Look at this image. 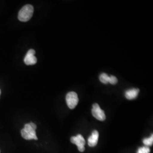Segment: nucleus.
Returning a JSON list of instances; mask_svg holds the SVG:
<instances>
[{
  "instance_id": "obj_10",
  "label": "nucleus",
  "mask_w": 153,
  "mask_h": 153,
  "mask_svg": "<svg viewBox=\"0 0 153 153\" xmlns=\"http://www.w3.org/2000/svg\"><path fill=\"white\" fill-rule=\"evenodd\" d=\"M143 143L146 145V146H152L153 143V135L152 134V136L149 138H145L143 140Z\"/></svg>"
},
{
  "instance_id": "obj_3",
  "label": "nucleus",
  "mask_w": 153,
  "mask_h": 153,
  "mask_svg": "<svg viewBox=\"0 0 153 153\" xmlns=\"http://www.w3.org/2000/svg\"><path fill=\"white\" fill-rule=\"evenodd\" d=\"M66 100L68 107L70 109H74L78 103L79 99L76 93L72 91L68 93L66 97Z\"/></svg>"
},
{
  "instance_id": "obj_11",
  "label": "nucleus",
  "mask_w": 153,
  "mask_h": 153,
  "mask_svg": "<svg viewBox=\"0 0 153 153\" xmlns=\"http://www.w3.org/2000/svg\"><path fill=\"white\" fill-rule=\"evenodd\" d=\"M150 149L148 146H143L138 149L137 153H150Z\"/></svg>"
},
{
  "instance_id": "obj_6",
  "label": "nucleus",
  "mask_w": 153,
  "mask_h": 153,
  "mask_svg": "<svg viewBox=\"0 0 153 153\" xmlns=\"http://www.w3.org/2000/svg\"><path fill=\"white\" fill-rule=\"evenodd\" d=\"M35 51L34 49H30L26 55L24 61L27 65H34L37 62V59L35 56Z\"/></svg>"
},
{
  "instance_id": "obj_7",
  "label": "nucleus",
  "mask_w": 153,
  "mask_h": 153,
  "mask_svg": "<svg viewBox=\"0 0 153 153\" xmlns=\"http://www.w3.org/2000/svg\"><path fill=\"white\" fill-rule=\"evenodd\" d=\"M99 133L96 130L94 131L91 136L88 139V145L91 147L95 146L98 141Z\"/></svg>"
},
{
  "instance_id": "obj_4",
  "label": "nucleus",
  "mask_w": 153,
  "mask_h": 153,
  "mask_svg": "<svg viewBox=\"0 0 153 153\" xmlns=\"http://www.w3.org/2000/svg\"><path fill=\"white\" fill-rule=\"evenodd\" d=\"M71 143L76 145L78 147V149L79 152H83L85 151V145L86 144V141L81 134H77L76 136L71 137Z\"/></svg>"
},
{
  "instance_id": "obj_12",
  "label": "nucleus",
  "mask_w": 153,
  "mask_h": 153,
  "mask_svg": "<svg viewBox=\"0 0 153 153\" xmlns=\"http://www.w3.org/2000/svg\"><path fill=\"white\" fill-rule=\"evenodd\" d=\"M118 82L117 78L116 76H109V83L112 85H115Z\"/></svg>"
},
{
  "instance_id": "obj_8",
  "label": "nucleus",
  "mask_w": 153,
  "mask_h": 153,
  "mask_svg": "<svg viewBox=\"0 0 153 153\" xmlns=\"http://www.w3.org/2000/svg\"><path fill=\"white\" fill-rule=\"evenodd\" d=\"M140 90L138 88H132L128 90L126 92V98L129 100H132L136 98L138 95Z\"/></svg>"
},
{
  "instance_id": "obj_13",
  "label": "nucleus",
  "mask_w": 153,
  "mask_h": 153,
  "mask_svg": "<svg viewBox=\"0 0 153 153\" xmlns=\"http://www.w3.org/2000/svg\"><path fill=\"white\" fill-rule=\"evenodd\" d=\"M1 90H0V95H1Z\"/></svg>"
},
{
  "instance_id": "obj_5",
  "label": "nucleus",
  "mask_w": 153,
  "mask_h": 153,
  "mask_svg": "<svg viewBox=\"0 0 153 153\" xmlns=\"http://www.w3.org/2000/svg\"><path fill=\"white\" fill-rule=\"evenodd\" d=\"M91 112L93 116L98 120L104 121L106 118L104 111L100 108L99 104L97 103L93 104Z\"/></svg>"
},
{
  "instance_id": "obj_9",
  "label": "nucleus",
  "mask_w": 153,
  "mask_h": 153,
  "mask_svg": "<svg viewBox=\"0 0 153 153\" xmlns=\"http://www.w3.org/2000/svg\"><path fill=\"white\" fill-rule=\"evenodd\" d=\"M99 79L100 82H102L104 84H107L109 83V76H108L105 73H102L99 76Z\"/></svg>"
},
{
  "instance_id": "obj_2",
  "label": "nucleus",
  "mask_w": 153,
  "mask_h": 153,
  "mask_svg": "<svg viewBox=\"0 0 153 153\" xmlns=\"http://www.w3.org/2000/svg\"><path fill=\"white\" fill-rule=\"evenodd\" d=\"M33 7L31 5L24 6L18 14V19L21 22H27L33 16Z\"/></svg>"
},
{
  "instance_id": "obj_1",
  "label": "nucleus",
  "mask_w": 153,
  "mask_h": 153,
  "mask_svg": "<svg viewBox=\"0 0 153 153\" xmlns=\"http://www.w3.org/2000/svg\"><path fill=\"white\" fill-rule=\"evenodd\" d=\"M36 126L33 123L26 124L23 129L21 130L22 137L27 140H38V137L36 134Z\"/></svg>"
}]
</instances>
